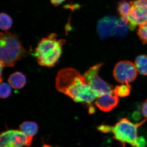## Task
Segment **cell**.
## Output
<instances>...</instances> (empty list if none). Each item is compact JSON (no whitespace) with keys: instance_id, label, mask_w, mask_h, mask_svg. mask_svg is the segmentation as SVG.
Returning <instances> with one entry per match:
<instances>
[{"instance_id":"1","label":"cell","mask_w":147,"mask_h":147,"mask_svg":"<svg viewBox=\"0 0 147 147\" xmlns=\"http://www.w3.org/2000/svg\"><path fill=\"white\" fill-rule=\"evenodd\" d=\"M56 87L58 91L74 102L89 105V108L98 97L84 75L71 67L62 69L59 71L56 78Z\"/></svg>"},{"instance_id":"2","label":"cell","mask_w":147,"mask_h":147,"mask_svg":"<svg viewBox=\"0 0 147 147\" xmlns=\"http://www.w3.org/2000/svg\"><path fill=\"white\" fill-rule=\"evenodd\" d=\"M57 37L56 34H51L42 38L38 44L34 55L40 65L52 67L59 62L66 41L64 39H58Z\"/></svg>"},{"instance_id":"3","label":"cell","mask_w":147,"mask_h":147,"mask_svg":"<svg viewBox=\"0 0 147 147\" xmlns=\"http://www.w3.org/2000/svg\"><path fill=\"white\" fill-rule=\"evenodd\" d=\"M0 40L1 65L3 67H12L17 61L28 55L16 34L1 32Z\"/></svg>"},{"instance_id":"4","label":"cell","mask_w":147,"mask_h":147,"mask_svg":"<svg viewBox=\"0 0 147 147\" xmlns=\"http://www.w3.org/2000/svg\"><path fill=\"white\" fill-rule=\"evenodd\" d=\"M146 120L134 124L125 118L121 119L112 127L114 139L120 142L124 146L126 144L134 147L137 137V129L143 124Z\"/></svg>"},{"instance_id":"5","label":"cell","mask_w":147,"mask_h":147,"mask_svg":"<svg viewBox=\"0 0 147 147\" xmlns=\"http://www.w3.org/2000/svg\"><path fill=\"white\" fill-rule=\"evenodd\" d=\"M128 24L121 18L113 16H107L100 19L98 23L97 30L101 38L112 36H124L126 34Z\"/></svg>"},{"instance_id":"6","label":"cell","mask_w":147,"mask_h":147,"mask_svg":"<svg viewBox=\"0 0 147 147\" xmlns=\"http://www.w3.org/2000/svg\"><path fill=\"white\" fill-rule=\"evenodd\" d=\"M102 65V63L95 65L90 67L83 75L98 97L104 94L113 93V86L103 81L98 76V71Z\"/></svg>"},{"instance_id":"7","label":"cell","mask_w":147,"mask_h":147,"mask_svg":"<svg viewBox=\"0 0 147 147\" xmlns=\"http://www.w3.org/2000/svg\"><path fill=\"white\" fill-rule=\"evenodd\" d=\"M147 23V0H135L131 2L128 17V28L134 30L137 26Z\"/></svg>"},{"instance_id":"8","label":"cell","mask_w":147,"mask_h":147,"mask_svg":"<svg viewBox=\"0 0 147 147\" xmlns=\"http://www.w3.org/2000/svg\"><path fill=\"white\" fill-rule=\"evenodd\" d=\"M113 75L119 83L129 84L137 78V70L135 65L131 62L121 61L115 66Z\"/></svg>"},{"instance_id":"9","label":"cell","mask_w":147,"mask_h":147,"mask_svg":"<svg viewBox=\"0 0 147 147\" xmlns=\"http://www.w3.org/2000/svg\"><path fill=\"white\" fill-rule=\"evenodd\" d=\"M119 103V98L113 94H108L97 97L95 104L101 111L108 112L115 108Z\"/></svg>"},{"instance_id":"10","label":"cell","mask_w":147,"mask_h":147,"mask_svg":"<svg viewBox=\"0 0 147 147\" xmlns=\"http://www.w3.org/2000/svg\"><path fill=\"white\" fill-rule=\"evenodd\" d=\"M33 137H28L20 130H13L9 147L30 146L32 142Z\"/></svg>"},{"instance_id":"11","label":"cell","mask_w":147,"mask_h":147,"mask_svg":"<svg viewBox=\"0 0 147 147\" xmlns=\"http://www.w3.org/2000/svg\"><path fill=\"white\" fill-rule=\"evenodd\" d=\"M8 82L11 87L15 89H21L26 84L27 80L25 75L19 71H16L11 74Z\"/></svg>"},{"instance_id":"12","label":"cell","mask_w":147,"mask_h":147,"mask_svg":"<svg viewBox=\"0 0 147 147\" xmlns=\"http://www.w3.org/2000/svg\"><path fill=\"white\" fill-rule=\"evenodd\" d=\"M19 127L20 130L29 137H33L38 130V125L34 122H24L20 125Z\"/></svg>"},{"instance_id":"13","label":"cell","mask_w":147,"mask_h":147,"mask_svg":"<svg viewBox=\"0 0 147 147\" xmlns=\"http://www.w3.org/2000/svg\"><path fill=\"white\" fill-rule=\"evenodd\" d=\"M131 6V2L122 1L118 3L117 10L121 19L128 24V17Z\"/></svg>"},{"instance_id":"14","label":"cell","mask_w":147,"mask_h":147,"mask_svg":"<svg viewBox=\"0 0 147 147\" xmlns=\"http://www.w3.org/2000/svg\"><path fill=\"white\" fill-rule=\"evenodd\" d=\"M134 65L137 71L142 75H147V56L146 55H139L136 58Z\"/></svg>"},{"instance_id":"15","label":"cell","mask_w":147,"mask_h":147,"mask_svg":"<svg viewBox=\"0 0 147 147\" xmlns=\"http://www.w3.org/2000/svg\"><path fill=\"white\" fill-rule=\"evenodd\" d=\"M13 20L10 16L5 12H1L0 15V28L3 30L7 31L12 27Z\"/></svg>"},{"instance_id":"16","label":"cell","mask_w":147,"mask_h":147,"mask_svg":"<svg viewBox=\"0 0 147 147\" xmlns=\"http://www.w3.org/2000/svg\"><path fill=\"white\" fill-rule=\"evenodd\" d=\"M131 87L129 84H123L118 86L113 90L114 94L119 97H124L128 96L131 91Z\"/></svg>"},{"instance_id":"17","label":"cell","mask_w":147,"mask_h":147,"mask_svg":"<svg viewBox=\"0 0 147 147\" xmlns=\"http://www.w3.org/2000/svg\"><path fill=\"white\" fill-rule=\"evenodd\" d=\"M13 130H7L1 133L0 147H9Z\"/></svg>"},{"instance_id":"18","label":"cell","mask_w":147,"mask_h":147,"mask_svg":"<svg viewBox=\"0 0 147 147\" xmlns=\"http://www.w3.org/2000/svg\"><path fill=\"white\" fill-rule=\"evenodd\" d=\"M137 34L144 44H147V23L139 26Z\"/></svg>"},{"instance_id":"19","label":"cell","mask_w":147,"mask_h":147,"mask_svg":"<svg viewBox=\"0 0 147 147\" xmlns=\"http://www.w3.org/2000/svg\"><path fill=\"white\" fill-rule=\"evenodd\" d=\"M11 86L6 83H1L0 86V96L1 98H8L11 94Z\"/></svg>"},{"instance_id":"20","label":"cell","mask_w":147,"mask_h":147,"mask_svg":"<svg viewBox=\"0 0 147 147\" xmlns=\"http://www.w3.org/2000/svg\"><path fill=\"white\" fill-rule=\"evenodd\" d=\"M147 143L146 139L142 137H139L137 138L135 145V147H145L146 146Z\"/></svg>"},{"instance_id":"21","label":"cell","mask_w":147,"mask_h":147,"mask_svg":"<svg viewBox=\"0 0 147 147\" xmlns=\"http://www.w3.org/2000/svg\"><path fill=\"white\" fill-rule=\"evenodd\" d=\"M112 127L113 126H110V125H102L98 126L97 128L99 131L103 133H107L112 132Z\"/></svg>"},{"instance_id":"22","label":"cell","mask_w":147,"mask_h":147,"mask_svg":"<svg viewBox=\"0 0 147 147\" xmlns=\"http://www.w3.org/2000/svg\"><path fill=\"white\" fill-rule=\"evenodd\" d=\"M142 113L144 117L147 119V99L143 103L142 108Z\"/></svg>"},{"instance_id":"23","label":"cell","mask_w":147,"mask_h":147,"mask_svg":"<svg viewBox=\"0 0 147 147\" xmlns=\"http://www.w3.org/2000/svg\"><path fill=\"white\" fill-rule=\"evenodd\" d=\"M50 1L53 5L57 7L60 5L65 0H50Z\"/></svg>"},{"instance_id":"24","label":"cell","mask_w":147,"mask_h":147,"mask_svg":"<svg viewBox=\"0 0 147 147\" xmlns=\"http://www.w3.org/2000/svg\"><path fill=\"white\" fill-rule=\"evenodd\" d=\"M42 147H53L51 146H50V145H48L47 144H44L43 145Z\"/></svg>"}]
</instances>
